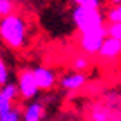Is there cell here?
I'll return each instance as SVG.
<instances>
[{
    "instance_id": "9",
    "label": "cell",
    "mask_w": 121,
    "mask_h": 121,
    "mask_svg": "<svg viewBox=\"0 0 121 121\" xmlns=\"http://www.w3.org/2000/svg\"><path fill=\"white\" fill-rule=\"evenodd\" d=\"M111 111L104 106H95L90 112V121H111Z\"/></svg>"
},
{
    "instance_id": "13",
    "label": "cell",
    "mask_w": 121,
    "mask_h": 121,
    "mask_svg": "<svg viewBox=\"0 0 121 121\" xmlns=\"http://www.w3.org/2000/svg\"><path fill=\"white\" fill-rule=\"evenodd\" d=\"M14 14V2L12 0H0V19Z\"/></svg>"
},
{
    "instance_id": "5",
    "label": "cell",
    "mask_w": 121,
    "mask_h": 121,
    "mask_svg": "<svg viewBox=\"0 0 121 121\" xmlns=\"http://www.w3.org/2000/svg\"><path fill=\"white\" fill-rule=\"evenodd\" d=\"M33 73H35V78H36V83L40 86V90H50L57 83L56 71L47 68V66H38V68L33 69Z\"/></svg>"
},
{
    "instance_id": "4",
    "label": "cell",
    "mask_w": 121,
    "mask_h": 121,
    "mask_svg": "<svg viewBox=\"0 0 121 121\" xmlns=\"http://www.w3.org/2000/svg\"><path fill=\"white\" fill-rule=\"evenodd\" d=\"M17 88H19V95L24 99V100H31L38 95L40 92V86L36 83L35 73L33 69H23L17 76Z\"/></svg>"
},
{
    "instance_id": "3",
    "label": "cell",
    "mask_w": 121,
    "mask_h": 121,
    "mask_svg": "<svg viewBox=\"0 0 121 121\" xmlns=\"http://www.w3.org/2000/svg\"><path fill=\"white\" fill-rule=\"evenodd\" d=\"M106 38H107L106 28L92 33H85L80 36V48L83 50L85 56H99V50H100Z\"/></svg>"
},
{
    "instance_id": "19",
    "label": "cell",
    "mask_w": 121,
    "mask_h": 121,
    "mask_svg": "<svg viewBox=\"0 0 121 121\" xmlns=\"http://www.w3.org/2000/svg\"><path fill=\"white\" fill-rule=\"evenodd\" d=\"M112 5H121V0H109Z\"/></svg>"
},
{
    "instance_id": "15",
    "label": "cell",
    "mask_w": 121,
    "mask_h": 121,
    "mask_svg": "<svg viewBox=\"0 0 121 121\" xmlns=\"http://www.w3.org/2000/svg\"><path fill=\"white\" fill-rule=\"evenodd\" d=\"M106 17L109 23H121V5H112V9H109Z\"/></svg>"
},
{
    "instance_id": "2",
    "label": "cell",
    "mask_w": 121,
    "mask_h": 121,
    "mask_svg": "<svg viewBox=\"0 0 121 121\" xmlns=\"http://www.w3.org/2000/svg\"><path fill=\"white\" fill-rule=\"evenodd\" d=\"M73 23L76 26V30L80 31V35L85 33H92V31H99L104 30V16L99 9H86V7H74L73 9Z\"/></svg>"
},
{
    "instance_id": "8",
    "label": "cell",
    "mask_w": 121,
    "mask_h": 121,
    "mask_svg": "<svg viewBox=\"0 0 121 121\" xmlns=\"http://www.w3.org/2000/svg\"><path fill=\"white\" fill-rule=\"evenodd\" d=\"M43 119V104L40 100H33L23 111V121H42Z\"/></svg>"
},
{
    "instance_id": "7",
    "label": "cell",
    "mask_w": 121,
    "mask_h": 121,
    "mask_svg": "<svg viewBox=\"0 0 121 121\" xmlns=\"http://www.w3.org/2000/svg\"><path fill=\"white\" fill-rule=\"evenodd\" d=\"M59 83H60V88H62V90L73 92V90H78V88H81V86H85V83H86V74L85 73H76V71H73V73L64 74L62 78L59 80Z\"/></svg>"
},
{
    "instance_id": "17",
    "label": "cell",
    "mask_w": 121,
    "mask_h": 121,
    "mask_svg": "<svg viewBox=\"0 0 121 121\" xmlns=\"http://www.w3.org/2000/svg\"><path fill=\"white\" fill-rule=\"evenodd\" d=\"M9 83V68L5 64V60L0 57V85H7Z\"/></svg>"
},
{
    "instance_id": "14",
    "label": "cell",
    "mask_w": 121,
    "mask_h": 121,
    "mask_svg": "<svg viewBox=\"0 0 121 121\" xmlns=\"http://www.w3.org/2000/svg\"><path fill=\"white\" fill-rule=\"evenodd\" d=\"M107 36L109 38H116V40H121V23H109L106 26Z\"/></svg>"
},
{
    "instance_id": "6",
    "label": "cell",
    "mask_w": 121,
    "mask_h": 121,
    "mask_svg": "<svg viewBox=\"0 0 121 121\" xmlns=\"http://www.w3.org/2000/svg\"><path fill=\"white\" fill-rule=\"evenodd\" d=\"M99 57L102 60H116L118 57H121V40L107 36L99 50Z\"/></svg>"
},
{
    "instance_id": "16",
    "label": "cell",
    "mask_w": 121,
    "mask_h": 121,
    "mask_svg": "<svg viewBox=\"0 0 121 121\" xmlns=\"http://www.w3.org/2000/svg\"><path fill=\"white\" fill-rule=\"evenodd\" d=\"M76 7H86V9H99L100 0H73Z\"/></svg>"
},
{
    "instance_id": "10",
    "label": "cell",
    "mask_w": 121,
    "mask_h": 121,
    "mask_svg": "<svg viewBox=\"0 0 121 121\" xmlns=\"http://www.w3.org/2000/svg\"><path fill=\"white\" fill-rule=\"evenodd\" d=\"M90 68V59L88 56H78V57H74L73 59V69L76 71V73H85L86 69Z\"/></svg>"
},
{
    "instance_id": "18",
    "label": "cell",
    "mask_w": 121,
    "mask_h": 121,
    "mask_svg": "<svg viewBox=\"0 0 121 121\" xmlns=\"http://www.w3.org/2000/svg\"><path fill=\"white\" fill-rule=\"evenodd\" d=\"M12 102H14V100H10V99L5 95L4 92H0V114L5 112V111H9V109H12V107H14Z\"/></svg>"
},
{
    "instance_id": "1",
    "label": "cell",
    "mask_w": 121,
    "mask_h": 121,
    "mask_svg": "<svg viewBox=\"0 0 121 121\" xmlns=\"http://www.w3.org/2000/svg\"><path fill=\"white\" fill-rule=\"evenodd\" d=\"M0 40L12 50H19L28 42V23L21 14H10L0 19Z\"/></svg>"
},
{
    "instance_id": "11",
    "label": "cell",
    "mask_w": 121,
    "mask_h": 121,
    "mask_svg": "<svg viewBox=\"0 0 121 121\" xmlns=\"http://www.w3.org/2000/svg\"><path fill=\"white\" fill-rule=\"evenodd\" d=\"M0 121H23V112L17 107H12L0 114Z\"/></svg>"
},
{
    "instance_id": "12",
    "label": "cell",
    "mask_w": 121,
    "mask_h": 121,
    "mask_svg": "<svg viewBox=\"0 0 121 121\" xmlns=\"http://www.w3.org/2000/svg\"><path fill=\"white\" fill-rule=\"evenodd\" d=\"M0 92H4L5 95H7V97L10 99V100H16V99L19 97V88H17V83H10V81H9L7 85H4V86H2V90H0Z\"/></svg>"
}]
</instances>
